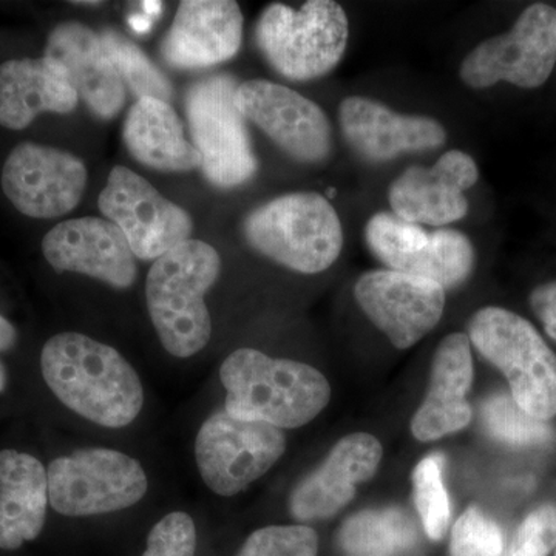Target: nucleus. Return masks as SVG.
I'll return each instance as SVG.
<instances>
[{
  "instance_id": "obj_20",
  "label": "nucleus",
  "mask_w": 556,
  "mask_h": 556,
  "mask_svg": "<svg viewBox=\"0 0 556 556\" xmlns=\"http://www.w3.org/2000/svg\"><path fill=\"white\" fill-rule=\"evenodd\" d=\"M382 455V445L371 434L340 439L324 464L292 490V518L313 522L338 514L356 495L357 485L375 477Z\"/></svg>"
},
{
  "instance_id": "obj_15",
  "label": "nucleus",
  "mask_w": 556,
  "mask_h": 556,
  "mask_svg": "<svg viewBox=\"0 0 556 556\" xmlns=\"http://www.w3.org/2000/svg\"><path fill=\"white\" fill-rule=\"evenodd\" d=\"M354 298L399 350H408L433 331L445 308L441 285L391 269L369 270L358 277Z\"/></svg>"
},
{
  "instance_id": "obj_34",
  "label": "nucleus",
  "mask_w": 556,
  "mask_h": 556,
  "mask_svg": "<svg viewBox=\"0 0 556 556\" xmlns=\"http://www.w3.org/2000/svg\"><path fill=\"white\" fill-rule=\"evenodd\" d=\"M530 305L546 329L548 338L556 342V281H548L533 289Z\"/></svg>"
},
{
  "instance_id": "obj_32",
  "label": "nucleus",
  "mask_w": 556,
  "mask_h": 556,
  "mask_svg": "<svg viewBox=\"0 0 556 556\" xmlns=\"http://www.w3.org/2000/svg\"><path fill=\"white\" fill-rule=\"evenodd\" d=\"M195 522L185 511H172L150 530L142 556H195Z\"/></svg>"
},
{
  "instance_id": "obj_22",
  "label": "nucleus",
  "mask_w": 556,
  "mask_h": 556,
  "mask_svg": "<svg viewBox=\"0 0 556 556\" xmlns=\"http://www.w3.org/2000/svg\"><path fill=\"white\" fill-rule=\"evenodd\" d=\"M473 382L470 339L453 332L439 343L431 368L430 388L412 420L417 441H437L470 424L467 393Z\"/></svg>"
},
{
  "instance_id": "obj_8",
  "label": "nucleus",
  "mask_w": 556,
  "mask_h": 556,
  "mask_svg": "<svg viewBox=\"0 0 556 556\" xmlns=\"http://www.w3.org/2000/svg\"><path fill=\"white\" fill-rule=\"evenodd\" d=\"M49 500L64 517L112 514L138 504L149 479L137 459L112 448H83L51 460Z\"/></svg>"
},
{
  "instance_id": "obj_12",
  "label": "nucleus",
  "mask_w": 556,
  "mask_h": 556,
  "mask_svg": "<svg viewBox=\"0 0 556 556\" xmlns=\"http://www.w3.org/2000/svg\"><path fill=\"white\" fill-rule=\"evenodd\" d=\"M98 204L109 222L123 230L139 260H159L192 236L188 212L129 167H113Z\"/></svg>"
},
{
  "instance_id": "obj_6",
  "label": "nucleus",
  "mask_w": 556,
  "mask_h": 556,
  "mask_svg": "<svg viewBox=\"0 0 556 556\" xmlns=\"http://www.w3.org/2000/svg\"><path fill=\"white\" fill-rule=\"evenodd\" d=\"M348 17L332 0H309L294 10L270 3L260 14L255 40L278 75L291 80H313L327 75L346 50Z\"/></svg>"
},
{
  "instance_id": "obj_1",
  "label": "nucleus",
  "mask_w": 556,
  "mask_h": 556,
  "mask_svg": "<svg viewBox=\"0 0 556 556\" xmlns=\"http://www.w3.org/2000/svg\"><path fill=\"white\" fill-rule=\"evenodd\" d=\"M40 371L65 407L97 426H130L144 405L141 380L123 354L79 332L47 340Z\"/></svg>"
},
{
  "instance_id": "obj_17",
  "label": "nucleus",
  "mask_w": 556,
  "mask_h": 556,
  "mask_svg": "<svg viewBox=\"0 0 556 556\" xmlns=\"http://www.w3.org/2000/svg\"><path fill=\"white\" fill-rule=\"evenodd\" d=\"M479 178L477 163L463 150H448L430 167L413 166L391 185L393 214L416 225L445 226L466 217L464 192Z\"/></svg>"
},
{
  "instance_id": "obj_13",
  "label": "nucleus",
  "mask_w": 556,
  "mask_h": 556,
  "mask_svg": "<svg viewBox=\"0 0 556 556\" xmlns=\"http://www.w3.org/2000/svg\"><path fill=\"white\" fill-rule=\"evenodd\" d=\"M236 102L243 118L265 131L291 159L317 164L331 155L327 113L298 91L270 80L251 79L240 84Z\"/></svg>"
},
{
  "instance_id": "obj_5",
  "label": "nucleus",
  "mask_w": 556,
  "mask_h": 556,
  "mask_svg": "<svg viewBox=\"0 0 556 556\" xmlns=\"http://www.w3.org/2000/svg\"><path fill=\"white\" fill-rule=\"evenodd\" d=\"M468 339L506 376L522 412L541 420L556 416V356L530 321L485 306L470 318Z\"/></svg>"
},
{
  "instance_id": "obj_21",
  "label": "nucleus",
  "mask_w": 556,
  "mask_h": 556,
  "mask_svg": "<svg viewBox=\"0 0 556 556\" xmlns=\"http://www.w3.org/2000/svg\"><path fill=\"white\" fill-rule=\"evenodd\" d=\"M43 56L56 62L70 86L94 116L113 119L126 104V89L100 35L79 22H62L47 40Z\"/></svg>"
},
{
  "instance_id": "obj_29",
  "label": "nucleus",
  "mask_w": 556,
  "mask_h": 556,
  "mask_svg": "<svg viewBox=\"0 0 556 556\" xmlns=\"http://www.w3.org/2000/svg\"><path fill=\"white\" fill-rule=\"evenodd\" d=\"M442 466L444 457L431 455L420 460L413 471L416 508L424 530L434 541L445 536L452 517L447 489L442 479Z\"/></svg>"
},
{
  "instance_id": "obj_7",
  "label": "nucleus",
  "mask_w": 556,
  "mask_h": 556,
  "mask_svg": "<svg viewBox=\"0 0 556 556\" xmlns=\"http://www.w3.org/2000/svg\"><path fill=\"white\" fill-rule=\"evenodd\" d=\"M240 84L230 75L199 80L186 94V115L201 170L222 189L237 188L254 178L258 160L252 149L247 119L237 108Z\"/></svg>"
},
{
  "instance_id": "obj_30",
  "label": "nucleus",
  "mask_w": 556,
  "mask_h": 556,
  "mask_svg": "<svg viewBox=\"0 0 556 556\" xmlns=\"http://www.w3.org/2000/svg\"><path fill=\"white\" fill-rule=\"evenodd\" d=\"M318 536L308 526H269L249 535L236 556H317Z\"/></svg>"
},
{
  "instance_id": "obj_9",
  "label": "nucleus",
  "mask_w": 556,
  "mask_h": 556,
  "mask_svg": "<svg viewBox=\"0 0 556 556\" xmlns=\"http://www.w3.org/2000/svg\"><path fill=\"white\" fill-rule=\"evenodd\" d=\"M556 64V10L546 3L527 7L510 31L475 47L459 68L467 87L489 89L514 84L538 89L546 84Z\"/></svg>"
},
{
  "instance_id": "obj_10",
  "label": "nucleus",
  "mask_w": 556,
  "mask_h": 556,
  "mask_svg": "<svg viewBox=\"0 0 556 556\" xmlns=\"http://www.w3.org/2000/svg\"><path fill=\"white\" fill-rule=\"evenodd\" d=\"M287 438L280 428L228 415L204 420L195 439L197 467L204 484L219 496H233L268 473L283 456Z\"/></svg>"
},
{
  "instance_id": "obj_27",
  "label": "nucleus",
  "mask_w": 556,
  "mask_h": 556,
  "mask_svg": "<svg viewBox=\"0 0 556 556\" xmlns=\"http://www.w3.org/2000/svg\"><path fill=\"white\" fill-rule=\"evenodd\" d=\"M100 38L121 80L129 86L131 93L138 100L141 98H156L164 102L172 100L174 89L169 79L146 56L144 51L115 30L102 31Z\"/></svg>"
},
{
  "instance_id": "obj_26",
  "label": "nucleus",
  "mask_w": 556,
  "mask_h": 556,
  "mask_svg": "<svg viewBox=\"0 0 556 556\" xmlns=\"http://www.w3.org/2000/svg\"><path fill=\"white\" fill-rule=\"evenodd\" d=\"M339 543L350 556H401L416 546L417 530L399 508L367 510L348 519Z\"/></svg>"
},
{
  "instance_id": "obj_16",
  "label": "nucleus",
  "mask_w": 556,
  "mask_h": 556,
  "mask_svg": "<svg viewBox=\"0 0 556 556\" xmlns=\"http://www.w3.org/2000/svg\"><path fill=\"white\" fill-rule=\"evenodd\" d=\"M43 257L56 273H76L127 289L138 277L129 241L108 218L67 219L43 237Z\"/></svg>"
},
{
  "instance_id": "obj_25",
  "label": "nucleus",
  "mask_w": 556,
  "mask_h": 556,
  "mask_svg": "<svg viewBox=\"0 0 556 556\" xmlns=\"http://www.w3.org/2000/svg\"><path fill=\"white\" fill-rule=\"evenodd\" d=\"M123 137L130 155L150 169H201L199 150L186 139L181 119L169 102L156 98L135 102L124 121Z\"/></svg>"
},
{
  "instance_id": "obj_4",
  "label": "nucleus",
  "mask_w": 556,
  "mask_h": 556,
  "mask_svg": "<svg viewBox=\"0 0 556 556\" xmlns=\"http://www.w3.org/2000/svg\"><path fill=\"white\" fill-rule=\"evenodd\" d=\"M243 232L260 254L302 274L331 268L343 248L338 212L316 192L288 193L255 207Z\"/></svg>"
},
{
  "instance_id": "obj_3",
  "label": "nucleus",
  "mask_w": 556,
  "mask_h": 556,
  "mask_svg": "<svg viewBox=\"0 0 556 556\" xmlns=\"http://www.w3.org/2000/svg\"><path fill=\"white\" fill-rule=\"evenodd\" d=\"M222 270L218 252L206 241L188 240L155 260L146 280V300L161 345L172 356L200 353L212 334L204 302Z\"/></svg>"
},
{
  "instance_id": "obj_35",
  "label": "nucleus",
  "mask_w": 556,
  "mask_h": 556,
  "mask_svg": "<svg viewBox=\"0 0 556 556\" xmlns=\"http://www.w3.org/2000/svg\"><path fill=\"white\" fill-rule=\"evenodd\" d=\"M17 331L13 325L0 314V351H10L16 345Z\"/></svg>"
},
{
  "instance_id": "obj_37",
  "label": "nucleus",
  "mask_w": 556,
  "mask_h": 556,
  "mask_svg": "<svg viewBox=\"0 0 556 556\" xmlns=\"http://www.w3.org/2000/svg\"><path fill=\"white\" fill-rule=\"evenodd\" d=\"M75 5H100L101 2H73Z\"/></svg>"
},
{
  "instance_id": "obj_33",
  "label": "nucleus",
  "mask_w": 556,
  "mask_h": 556,
  "mask_svg": "<svg viewBox=\"0 0 556 556\" xmlns=\"http://www.w3.org/2000/svg\"><path fill=\"white\" fill-rule=\"evenodd\" d=\"M556 548V507L543 506L527 515L503 556H547Z\"/></svg>"
},
{
  "instance_id": "obj_11",
  "label": "nucleus",
  "mask_w": 556,
  "mask_h": 556,
  "mask_svg": "<svg viewBox=\"0 0 556 556\" xmlns=\"http://www.w3.org/2000/svg\"><path fill=\"white\" fill-rule=\"evenodd\" d=\"M365 240L388 269L427 278L444 289L464 283L473 270V244L456 229L428 233L393 212H379L368 219Z\"/></svg>"
},
{
  "instance_id": "obj_19",
  "label": "nucleus",
  "mask_w": 556,
  "mask_h": 556,
  "mask_svg": "<svg viewBox=\"0 0 556 556\" xmlns=\"http://www.w3.org/2000/svg\"><path fill=\"white\" fill-rule=\"evenodd\" d=\"M243 40V14L232 0L179 3L161 56L179 70L214 67L236 58Z\"/></svg>"
},
{
  "instance_id": "obj_28",
  "label": "nucleus",
  "mask_w": 556,
  "mask_h": 556,
  "mask_svg": "<svg viewBox=\"0 0 556 556\" xmlns=\"http://www.w3.org/2000/svg\"><path fill=\"white\" fill-rule=\"evenodd\" d=\"M485 430L497 441L515 447L543 445L555 438L547 420L527 415L507 394L486 399L481 409Z\"/></svg>"
},
{
  "instance_id": "obj_24",
  "label": "nucleus",
  "mask_w": 556,
  "mask_h": 556,
  "mask_svg": "<svg viewBox=\"0 0 556 556\" xmlns=\"http://www.w3.org/2000/svg\"><path fill=\"white\" fill-rule=\"evenodd\" d=\"M46 467L28 453L0 452V548L16 551L42 532L49 507Z\"/></svg>"
},
{
  "instance_id": "obj_18",
  "label": "nucleus",
  "mask_w": 556,
  "mask_h": 556,
  "mask_svg": "<svg viewBox=\"0 0 556 556\" xmlns=\"http://www.w3.org/2000/svg\"><path fill=\"white\" fill-rule=\"evenodd\" d=\"M340 129L350 148L371 163H386L402 153L441 148L447 131L428 116L402 115L364 97H348L339 109Z\"/></svg>"
},
{
  "instance_id": "obj_2",
  "label": "nucleus",
  "mask_w": 556,
  "mask_h": 556,
  "mask_svg": "<svg viewBox=\"0 0 556 556\" xmlns=\"http://www.w3.org/2000/svg\"><path fill=\"white\" fill-rule=\"evenodd\" d=\"M219 379L228 391V415L280 430L306 426L331 399V387L316 368L252 348L233 351L223 362Z\"/></svg>"
},
{
  "instance_id": "obj_31",
  "label": "nucleus",
  "mask_w": 556,
  "mask_h": 556,
  "mask_svg": "<svg viewBox=\"0 0 556 556\" xmlns=\"http://www.w3.org/2000/svg\"><path fill=\"white\" fill-rule=\"evenodd\" d=\"M504 540L500 527L477 507L467 508L452 530L450 555L503 556Z\"/></svg>"
},
{
  "instance_id": "obj_23",
  "label": "nucleus",
  "mask_w": 556,
  "mask_h": 556,
  "mask_svg": "<svg viewBox=\"0 0 556 556\" xmlns=\"http://www.w3.org/2000/svg\"><path fill=\"white\" fill-rule=\"evenodd\" d=\"M79 97L64 70L50 58L11 60L0 65V126L22 130L40 113H70Z\"/></svg>"
},
{
  "instance_id": "obj_38",
  "label": "nucleus",
  "mask_w": 556,
  "mask_h": 556,
  "mask_svg": "<svg viewBox=\"0 0 556 556\" xmlns=\"http://www.w3.org/2000/svg\"><path fill=\"white\" fill-rule=\"evenodd\" d=\"M555 556H556V552H555Z\"/></svg>"
},
{
  "instance_id": "obj_14",
  "label": "nucleus",
  "mask_w": 556,
  "mask_h": 556,
  "mask_svg": "<svg viewBox=\"0 0 556 556\" xmlns=\"http://www.w3.org/2000/svg\"><path fill=\"white\" fill-rule=\"evenodd\" d=\"M0 182L21 214L56 218L78 206L87 186V167L73 153L22 142L11 150Z\"/></svg>"
},
{
  "instance_id": "obj_36",
  "label": "nucleus",
  "mask_w": 556,
  "mask_h": 556,
  "mask_svg": "<svg viewBox=\"0 0 556 556\" xmlns=\"http://www.w3.org/2000/svg\"><path fill=\"white\" fill-rule=\"evenodd\" d=\"M7 383H9V372H7L5 367H3L2 362H0V393L5 391Z\"/></svg>"
}]
</instances>
